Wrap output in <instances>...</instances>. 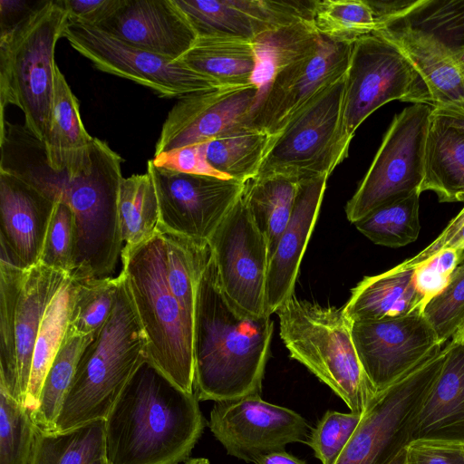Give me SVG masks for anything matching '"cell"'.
I'll use <instances>...</instances> for the list:
<instances>
[{
    "label": "cell",
    "mask_w": 464,
    "mask_h": 464,
    "mask_svg": "<svg viewBox=\"0 0 464 464\" xmlns=\"http://www.w3.org/2000/svg\"><path fill=\"white\" fill-rule=\"evenodd\" d=\"M0 170L23 179L53 202L67 204L75 218L71 276L110 277L122 250L118 198L121 157L94 138L53 168L44 144L24 125L0 121Z\"/></svg>",
    "instance_id": "1"
},
{
    "label": "cell",
    "mask_w": 464,
    "mask_h": 464,
    "mask_svg": "<svg viewBox=\"0 0 464 464\" xmlns=\"http://www.w3.org/2000/svg\"><path fill=\"white\" fill-rule=\"evenodd\" d=\"M273 329L271 316L246 314L227 300L211 250L199 276L194 311V393L198 401L260 395Z\"/></svg>",
    "instance_id": "2"
},
{
    "label": "cell",
    "mask_w": 464,
    "mask_h": 464,
    "mask_svg": "<svg viewBox=\"0 0 464 464\" xmlns=\"http://www.w3.org/2000/svg\"><path fill=\"white\" fill-rule=\"evenodd\" d=\"M198 401L144 361L105 419L108 463L185 462L207 425Z\"/></svg>",
    "instance_id": "3"
},
{
    "label": "cell",
    "mask_w": 464,
    "mask_h": 464,
    "mask_svg": "<svg viewBox=\"0 0 464 464\" xmlns=\"http://www.w3.org/2000/svg\"><path fill=\"white\" fill-rule=\"evenodd\" d=\"M149 359L148 339L126 276H117L111 313L82 352L54 431L105 420L123 388Z\"/></svg>",
    "instance_id": "4"
},
{
    "label": "cell",
    "mask_w": 464,
    "mask_h": 464,
    "mask_svg": "<svg viewBox=\"0 0 464 464\" xmlns=\"http://www.w3.org/2000/svg\"><path fill=\"white\" fill-rule=\"evenodd\" d=\"M121 258L148 339L149 360L181 390L194 393V318L169 286L162 234L138 246H124Z\"/></svg>",
    "instance_id": "5"
},
{
    "label": "cell",
    "mask_w": 464,
    "mask_h": 464,
    "mask_svg": "<svg viewBox=\"0 0 464 464\" xmlns=\"http://www.w3.org/2000/svg\"><path fill=\"white\" fill-rule=\"evenodd\" d=\"M276 314L290 357L326 384L351 412L362 414L377 392L361 364L342 308L293 295Z\"/></svg>",
    "instance_id": "6"
},
{
    "label": "cell",
    "mask_w": 464,
    "mask_h": 464,
    "mask_svg": "<svg viewBox=\"0 0 464 464\" xmlns=\"http://www.w3.org/2000/svg\"><path fill=\"white\" fill-rule=\"evenodd\" d=\"M68 21L57 0L42 1L22 23L0 34V118L5 106H17L24 125L43 142L50 126L55 46Z\"/></svg>",
    "instance_id": "7"
},
{
    "label": "cell",
    "mask_w": 464,
    "mask_h": 464,
    "mask_svg": "<svg viewBox=\"0 0 464 464\" xmlns=\"http://www.w3.org/2000/svg\"><path fill=\"white\" fill-rule=\"evenodd\" d=\"M67 276L41 263L24 270L0 259V386L24 406L39 327Z\"/></svg>",
    "instance_id": "8"
},
{
    "label": "cell",
    "mask_w": 464,
    "mask_h": 464,
    "mask_svg": "<svg viewBox=\"0 0 464 464\" xmlns=\"http://www.w3.org/2000/svg\"><path fill=\"white\" fill-rule=\"evenodd\" d=\"M343 78L316 96L276 134L256 177L283 176L300 183L329 177L346 159L352 138L343 125Z\"/></svg>",
    "instance_id": "9"
},
{
    "label": "cell",
    "mask_w": 464,
    "mask_h": 464,
    "mask_svg": "<svg viewBox=\"0 0 464 464\" xmlns=\"http://www.w3.org/2000/svg\"><path fill=\"white\" fill-rule=\"evenodd\" d=\"M446 346L377 392L334 464H386L411 441L416 417L446 359Z\"/></svg>",
    "instance_id": "10"
},
{
    "label": "cell",
    "mask_w": 464,
    "mask_h": 464,
    "mask_svg": "<svg viewBox=\"0 0 464 464\" xmlns=\"http://www.w3.org/2000/svg\"><path fill=\"white\" fill-rule=\"evenodd\" d=\"M432 109L415 103L394 116L368 171L346 203L351 223L384 204L420 193Z\"/></svg>",
    "instance_id": "11"
},
{
    "label": "cell",
    "mask_w": 464,
    "mask_h": 464,
    "mask_svg": "<svg viewBox=\"0 0 464 464\" xmlns=\"http://www.w3.org/2000/svg\"><path fill=\"white\" fill-rule=\"evenodd\" d=\"M343 81V125L352 139L357 128L389 102L433 107L427 88L410 62L396 46L375 34L353 42Z\"/></svg>",
    "instance_id": "12"
},
{
    "label": "cell",
    "mask_w": 464,
    "mask_h": 464,
    "mask_svg": "<svg viewBox=\"0 0 464 464\" xmlns=\"http://www.w3.org/2000/svg\"><path fill=\"white\" fill-rule=\"evenodd\" d=\"M63 37L98 70L148 87L160 97L179 100L220 87L180 60L135 47L100 27L69 20Z\"/></svg>",
    "instance_id": "13"
},
{
    "label": "cell",
    "mask_w": 464,
    "mask_h": 464,
    "mask_svg": "<svg viewBox=\"0 0 464 464\" xmlns=\"http://www.w3.org/2000/svg\"><path fill=\"white\" fill-rule=\"evenodd\" d=\"M221 289L239 311L265 315L268 245L242 194L208 240Z\"/></svg>",
    "instance_id": "14"
},
{
    "label": "cell",
    "mask_w": 464,
    "mask_h": 464,
    "mask_svg": "<svg viewBox=\"0 0 464 464\" xmlns=\"http://www.w3.org/2000/svg\"><path fill=\"white\" fill-rule=\"evenodd\" d=\"M157 194L160 233L208 241L241 196L245 183L158 168L148 161Z\"/></svg>",
    "instance_id": "15"
},
{
    "label": "cell",
    "mask_w": 464,
    "mask_h": 464,
    "mask_svg": "<svg viewBox=\"0 0 464 464\" xmlns=\"http://www.w3.org/2000/svg\"><path fill=\"white\" fill-rule=\"evenodd\" d=\"M208 427L228 455L252 463L288 444H306L312 430L299 413L260 395L215 402Z\"/></svg>",
    "instance_id": "16"
},
{
    "label": "cell",
    "mask_w": 464,
    "mask_h": 464,
    "mask_svg": "<svg viewBox=\"0 0 464 464\" xmlns=\"http://www.w3.org/2000/svg\"><path fill=\"white\" fill-rule=\"evenodd\" d=\"M353 44L322 36L315 51L275 74L249 123L272 135L279 133L310 102L344 76Z\"/></svg>",
    "instance_id": "17"
},
{
    "label": "cell",
    "mask_w": 464,
    "mask_h": 464,
    "mask_svg": "<svg viewBox=\"0 0 464 464\" xmlns=\"http://www.w3.org/2000/svg\"><path fill=\"white\" fill-rule=\"evenodd\" d=\"M349 323L361 364L377 392L443 347L421 312Z\"/></svg>",
    "instance_id": "18"
},
{
    "label": "cell",
    "mask_w": 464,
    "mask_h": 464,
    "mask_svg": "<svg viewBox=\"0 0 464 464\" xmlns=\"http://www.w3.org/2000/svg\"><path fill=\"white\" fill-rule=\"evenodd\" d=\"M259 99L260 91L253 83L220 86L179 99L167 115L154 155L208 142L249 122Z\"/></svg>",
    "instance_id": "19"
},
{
    "label": "cell",
    "mask_w": 464,
    "mask_h": 464,
    "mask_svg": "<svg viewBox=\"0 0 464 464\" xmlns=\"http://www.w3.org/2000/svg\"><path fill=\"white\" fill-rule=\"evenodd\" d=\"M198 34L253 40L301 20L313 21L315 0H175Z\"/></svg>",
    "instance_id": "20"
},
{
    "label": "cell",
    "mask_w": 464,
    "mask_h": 464,
    "mask_svg": "<svg viewBox=\"0 0 464 464\" xmlns=\"http://www.w3.org/2000/svg\"><path fill=\"white\" fill-rule=\"evenodd\" d=\"M55 202L0 170L1 260L27 270L39 263Z\"/></svg>",
    "instance_id": "21"
},
{
    "label": "cell",
    "mask_w": 464,
    "mask_h": 464,
    "mask_svg": "<svg viewBox=\"0 0 464 464\" xmlns=\"http://www.w3.org/2000/svg\"><path fill=\"white\" fill-rule=\"evenodd\" d=\"M100 28L129 44L170 60L181 58L198 35L175 0H126Z\"/></svg>",
    "instance_id": "22"
},
{
    "label": "cell",
    "mask_w": 464,
    "mask_h": 464,
    "mask_svg": "<svg viewBox=\"0 0 464 464\" xmlns=\"http://www.w3.org/2000/svg\"><path fill=\"white\" fill-rule=\"evenodd\" d=\"M329 177L299 183L290 220L272 254L266 276L265 315L271 316L294 295L306 246L314 230Z\"/></svg>",
    "instance_id": "23"
},
{
    "label": "cell",
    "mask_w": 464,
    "mask_h": 464,
    "mask_svg": "<svg viewBox=\"0 0 464 464\" xmlns=\"http://www.w3.org/2000/svg\"><path fill=\"white\" fill-rule=\"evenodd\" d=\"M396 46L417 72L433 108L464 112V77L454 56L438 41L393 22L377 25L372 33Z\"/></svg>",
    "instance_id": "24"
},
{
    "label": "cell",
    "mask_w": 464,
    "mask_h": 464,
    "mask_svg": "<svg viewBox=\"0 0 464 464\" xmlns=\"http://www.w3.org/2000/svg\"><path fill=\"white\" fill-rule=\"evenodd\" d=\"M446 359L416 417L411 441L464 446V344L450 340Z\"/></svg>",
    "instance_id": "25"
},
{
    "label": "cell",
    "mask_w": 464,
    "mask_h": 464,
    "mask_svg": "<svg viewBox=\"0 0 464 464\" xmlns=\"http://www.w3.org/2000/svg\"><path fill=\"white\" fill-rule=\"evenodd\" d=\"M413 269L399 265L382 274L365 276L351 291L342 308L348 321L382 320L423 311Z\"/></svg>",
    "instance_id": "26"
},
{
    "label": "cell",
    "mask_w": 464,
    "mask_h": 464,
    "mask_svg": "<svg viewBox=\"0 0 464 464\" xmlns=\"http://www.w3.org/2000/svg\"><path fill=\"white\" fill-rule=\"evenodd\" d=\"M420 190L433 191L440 202L464 201V133L433 112Z\"/></svg>",
    "instance_id": "27"
},
{
    "label": "cell",
    "mask_w": 464,
    "mask_h": 464,
    "mask_svg": "<svg viewBox=\"0 0 464 464\" xmlns=\"http://www.w3.org/2000/svg\"><path fill=\"white\" fill-rule=\"evenodd\" d=\"M179 60L220 86L252 83L256 56L252 40L226 34H199Z\"/></svg>",
    "instance_id": "28"
},
{
    "label": "cell",
    "mask_w": 464,
    "mask_h": 464,
    "mask_svg": "<svg viewBox=\"0 0 464 464\" xmlns=\"http://www.w3.org/2000/svg\"><path fill=\"white\" fill-rule=\"evenodd\" d=\"M276 137L242 123L208 141L207 160L228 179L246 183L258 174Z\"/></svg>",
    "instance_id": "29"
},
{
    "label": "cell",
    "mask_w": 464,
    "mask_h": 464,
    "mask_svg": "<svg viewBox=\"0 0 464 464\" xmlns=\"http://www.w3.org/2000/svg\"><path fill=\"white\" fill-rule=\"evenodd\" d=\"M321 40L311 20L295 22L254 38L256 67L252 83L259 89L260 99L276 72L315 51Z\"/></svg>",
    "instance_id": "30"
},
{
    "label": "cell",
    "mask_w": 464,
    "mask_h": 464,
    "mask_svg": "<svg viewBox=\"0 0 464 464\" xmlns=\"http://www.w3.org/2000/svg\"><path fill=\"white\" fill-rule=\"evenodd\" d=\"M298 187L299 182L283 176L256 177L245 183L242 197L266 239L269 259L290 220Z\"/></svg>",
    "instance_id": "31"
},
{
    "label": "cell",
    "mask_w": 464,
    "mask_h": 464,
    "mask_svg": "<svg viewBox=\"0 0 464 464\" xmlns=\"http://www.w3.org/2000/svg\"><path fill=\"white\" fill-rule=\"evenodd\" d=\"M78 280L70 275L48 304L36 337L25 407L32 412L38 405L46 373L69 326Z\"/></svg>",
    "instance_id": "32"
},
{
    "label": "cell",
    "mask_w": 464,
    "mask_h": 464,
    "mask_svg": "<svg viewBox=\"0 0 464 464\" xmlns=\"http://www.w3.org/2000/svg\"><path fill=\"white\" fill-rule=\"evenodd\" d=\"M94 334H82L68 326L62 344L44 378L38 405L31 412L38 428L53 432L79 359Z\"/></svg>",
    "instance_id": "33"
},
{
    "label": "cell",
    "mask_w": 464,
    "mask_h": 464,
    "mask_svg": "<svg viewBox=\"0 0 464 464\" xmlns=\"http://www.w3.org/2000/svg\"><path fill=\"white\" fill-rule=\"evenodd\" d=\"M118 214L125 246L142 244L159 232V203L148 172L122 178L119 188Z\"/></svg>",
    "instance_id": "34"
},
{
    "label": "cell",
    "mask_w": 464,
    "mask_h": 464,
    "mask_svg": "<svg viewBox=\"0 0 464 464\" xmlns=\"http://www.w3.org/2000/svg\"><path fill=\"white\" fill-rule=\"evenodd\" d=\"M92 139L82 124L78 100L56 65L49 132L44 142L49 164L59 166L67 154L87 146Z\"/></svg>",
    "instance_id": "35"
},
{
    "label": "cell",
    "mask_w": 464,
    "mask_h": 464,
    "mask_svg": "<svg viewBox=\"0 0 464 464\" xmlns=\"http://www.w3.org/2000/svg\"><path fill=\"white\" fill-rule=\"evenodd\" d=\"M105 456V420L63 430H40L32 464H92Z\"/></svg>",
    "instance_id": "36"
},
{
    "label": "cell",
    "mask_w": 464,
    "mask_h": 464,
    "mask_svg": "<svg viewBox=\"0 0 464 464\" xmlns=\"http://www.w3.org/2000/svg\"><path fill=\"white\" fill-rule=\"evenodd\" d=\"M166 245L169 286L182 308L194 318L198 283L211 252L208 241L161 233Z\"/></svg>",
    "instance_id": "37"
},
{
    "label": "cell",
    "mask_w": 464,
    "mask_h": 464,
    "mask_svg": "<svg viewBox=\"0 0 464 464\" xmlns=\"http://www.w3.org/2000/svg\"><path fill=\"white\" fill-rule=\"evenodd\" d=\"M387 22L431 36L453 56L464 50V0H416L410 9Z\"/></svg>",
    "instance_id": "38"
},
{
    "label": "cell",
    "mask_w": 464,
    "mask_h": 464,
    "mask_svg": "<svg viewBox=\"0 0 464 464\" xmlns=\"http://www.w3.org/2000/svg\"><path fill=\"white\" fill-rule=\"evenodd\" d=\"M420 192L384 204L354 223L374 244L401 247L414 242L420 234Z\"/></svg>",
    "instance_id": "39"
},
{
    "label": "cell",
    "mask_w": 464,
    "mask_h": 464,
    "mask_svg": "<svg viewBox=\"0 0 464 464\" xmlns=\"http://www.w3.org/2000/svg\"><path fill=\"white\" fill-rule=\"evenodd\" d=\"M313 22L322 36L337 42L353 43L377 27L368 0H315Z\"/></svg>",
    "instance_id": "40"
},
{
    "label": "cell",
    "mask_w": 464,
    "mask_h": 464,
    "mask_svg": "<svg viewBox=\"0 0 464 464\" xmlns=\"http://www.w3.org/2000/svg\"><path fill=\"white\" fill-rule=\"evenodd\" d=\"M40 430L30 410L0 386V464H32Z\"/></svg>",
    "instance_id": "41"
},
{
    "label": "cell",
    "mask_w": 464,
    "mask_h": 464,
    "mask_svg": "<svg viewBox=\"0 0 464 464\" xmlns=\"http://www.w3.org/2000/svg\"><path fill=\"white\" fill-rule=\"evenodd\" d=\"M116 287L117 277L78 280L69 326L82 334L99 332L111 313Z\"/></svg>",
    "instance_id": "42"
},
{
    "label": "cell",
    "mask_w": 464,
    "mask_h": 464,
    "mask_svg": "<svg viewBox=\"0 0 464 464\" xmlns=\"http://www.w3.org/2000/svg\"><path fill=\"white\" fill-rule=\"evenodd\" d=\"M422 314L442 345L453 337L464 321V262L447 286L425 304Z\"/></svg>",
    "instance_id": "43"
},
{
    "label": "cell",
    "mask_w": 464,
    "mask_h": 464,
    "mask_svg": "<svg viewBox=\"0 0 464 464\" xmlns=\"http://www.w3.org/2000/svg\"><path fill=\"white\" fill-rule=\"evenodd\" d=\"M75 218L71 208L55 202L39 263L68 275L73 267Z\"/></svg>",
    "instance_id": "44"
},
{
    "label": "cell",
    "mask_w": 464,
    "mask_h": 464,
    "mask_svg": "<svg viewBox=\"0 0 464 464\" xmlns=\"http://www.w3.org/2000/svg\"><path fill=\"white\" fill-rule=\"evenodd\" d=\"M362 414L328 410L311 430L306 444L322 464H334L358 427Z\"/></svg>",
    "instance_id": "45"
},
{
    "label": "cell",
    "mask_w": 464,
    "mask_h": 464,
    "mask_svg": "<svg viewBox=\"0 0 464 464\" xmlns=\"http://www.w3.org/2000/svg\"><path fill=\"white\" fill-rule=\"evenodd\" d=\"M462 262L464 250L445 249L413 268L415 286L424 306L447 286Z\"/></svg>",
    "instance_id": "46"
},
{
    "label": "cell",
    "mask_w": 464,
    "mask_h": 464,
    "mask_svg": "<svg viewBox=\"0 0 464 464\" xmlns=\"http://www.w3.org/2000/svg\"><path fill=\"white\" fill-rule=\"evenodd\" d=\"M207 144L202 142L154 155L150 161L154 166L167 170L228 179L208 163Z\"/></svg>",
    "instance_id": "47"
},
{
    "label": "cell",
    "mask_w": 464,
    "mask_h": 464,
    "mask_svg": "<svg viewBox=\"0 0 464 464\" xmlns=\"http://www.w3.org/2000/svg\"><path fill=\"white\" fill-rule=\"evenodd\" d=\"M404 464H464V446L437 440H413L405 448Z\"/></svg>",
    "instance_id": "48"
},
{
    "label": "cell",
    "mask_w": 464,
    "mask_h": 464,
    "mask_svg": "<svg viewBox=\"0 0 464 464\" xmlns=\"http://www.w3.org/2000/svg\"><path fill=\"white\" fill-rule=\"evenodd\" d=\"M69 20L100 27L126 3V0H57Z\"/></svg>",
    "instance_id": "49"
},
{
    "label": "cell",
    "mask_w": 464,
    "mask_h": 464,
    "mask_svg": "<svg viewBox=\"0 0 464 464\" xmlns=\"http://www.w3.org/2000/svg\"><path fill=\"white\" fill-rule=\"evenodd\" d=\"M445 249L464 250V207L454 217L439 237L416 256L399 264L402 268L413 269L437 253Z\"/></svg>",
    "instance_id": "50"
},
{
    "label": "cell",
    "mask_w": 464,
    "mask_h": 464,
    "mask_svg": "<svg viewBox=\"0 0 464 464\" xmlns=\"http://www.w3.org/2000/svg\"><path fill=\"white\" fill-rule=\"evenodd\" d=\"M41 2L31 5V3L26 1L0 0L1 34L10 31L22 23Z\"/></svg>",
    "instance_id": "51"
},
{
    "label": "cell",
    "mask_w": 464,
    "mask_h": 464,
    "mask_svg": "<svg viewBox=\"0 0 464 464\" xmlns=\"http://www.w3.org/2000/svg\"><path fill=\"white\" fill-rule=\"evenodd\" d=\"M254 464H306L304 460L285 450L272 452L259 457Z\"/></svg>",
    "instance_id": "52"
},
{
    "label": "cell",
    "mask_w": 464,
    "mask_h": 464,
    "mask_svg": "<svg viewBox=\"0 0 464 464\" xmlns=\"http://www.w3.org/2000/svg\"><path fill=\"white\" fill-rule=\"evenodd\" d=\"M432 112L441 116L449 124L464 133V112L440 107L433 108Z\"/></svg>",
    "instance_id": "53"
},
{
    "label": "cell",
    "mask_w": 464,
    "mask_h": 464,
    "mask_svg": "<svg viewBox=\"0 0 464 464\" xmlns=\"http://www.w3.org/2000/svg\"><path fill=\"white\" fill-rule=\"evenodd\" d=\"M450 340L464 344V321Z\"/></svg>",
    "instance_id": "54"
},
{
    "label": "cell",
    "mask_w": 464,
    "mask_h": 464,
    "mask_svg": "<svg viewBox=\"0 0 464 464\" xmlns=\"http://www.w3.org/2000/svg\"><path fill=\"white\" fill-rule=\"evenodd\" d=\"M405 448L401 450L395 457L389 460L386 464H404Z\"/></svg>",
    "instance_id": "55"
},
{
    "label": "cell",
    "mask_w": 464,
    "mask_h": 464,
    "mask_svg": "<svg viewBox=\"0 0 464 464\" xmlns=\"http://www.w3.org/2000/svg\"><path fill=\"white\" fill-rule=\"evenodd\" d=\"M458 67L464 77V50L454 55Z\"/></svg>",
    "instance_id": "56"
},
{
    "label": "cell",
    "mask_w": 464,
    "mask_h": 464,
    "mask_svg": "<svg viewBox=\"0 0 464 464\" xmlns=\"http://www.w3.org/2000/svg\"><path fill=\"white\" fill-rule=\"evenodd\" d=\"M184 464H210L206 458H194L187 459Z\"/></svg>",
    "instance_id": "57"
},
{
    "label": "cell",
    "mask_w": 464,
    "mask_h": 464,
    "mask_svg": "<svg viewBox=\"0 0 464 464\" xmlns=\"http://www.w3.org/2000/svg\"><path fill=\"white\" fill-rule=\"evenodd\" d=\"M92 464H109V463L104 456V457H102V458L96 459Z\"/></svg>",
    "instance_id": "58"
}]
</instances>
